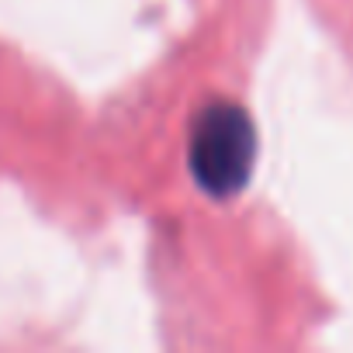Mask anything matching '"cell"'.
I'll use <instances>...</instances> for the list:
<instances>
[{
    "mask_svg": "<svg viewBox=\"0 0 353 353\" xmlns=\"http://www.w3.org/2000/svg\"><path fill=\"white\" fill-rule=\"evenodd\" d=\"M188 166L194 184L212 198H236L246 191L256 166V125L229 101L208 104L191 128Z\"/></svg>",
    "mask_w": 353,
    "mask_h": 353,
    "instance_id": "obj_1",
    "label": "cell"
}]
</instances>
